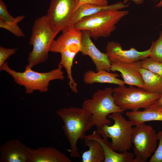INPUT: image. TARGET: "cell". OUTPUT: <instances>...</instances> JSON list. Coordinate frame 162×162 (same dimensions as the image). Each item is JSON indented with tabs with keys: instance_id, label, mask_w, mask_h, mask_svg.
Listing matches in <instances>:
<instances>
[{
	"instance_id": "obj_1",
	"label": "cell",
	"mask_w": 162,
	"mask_h": 162,
	"mask_svg": "<svg viewBox=\"0 0 162 162\" xmlns=\"http://www.w3.org/2000/svg\"><path fill=\"white\" fill-rule=\"evenodd\" d=\"M56 113L63 122L62 129L70 144V156L79 157L77 142L84 139L86 132L93 126L92 114L82 107L74 106L60 109Z\"/></svg>"
},
{
	"instance_id": "obj_2",
	"label": "cell",
	"mask_w": 162,
	"mask_h": 162,
	"mask_svg": "<svg viewBox=\"0 0 162 162\" xmlns=\"http://www.w3.org/2000/svg\"><path fill=\"white\" fill-rule=\"evenodd\" d=\"M62 68L58 64L56 68L48 72L40 73L26 66L24 71L20 72L10 68L8 62H6L0 67V70L5 71L10 75L16 84L24 87L26 94H31L35 90L41 93L46 92L50 81L56 80H63L65 77Z\"/></svg>"
},
{
	"instance_id": "obj_3",
	"label": "cell",
	"mask_w": 162,
	"mask_h": 162,
	"mask_svg": "<svg viewBox=\"0 0 162 162\" xmlns=\"http://www.w3.org/2000/svg\"><path fill=\"white\" fill-rule=\"evenodd\" d=\"M58 33L50 26L46 15L35 20L29 39V44L33 48L26 66L32 68L47 59L51 44Z\"/></svg>"
},
{
	"instance_id": "obj_4",
	"label": "cell",
	"mask_w": 162,
	"mask_h": 162,
	"mask_svg": "<svg viewBox=\"0 0 162 162\" xmlns=\"http://www.w3.org/2000/svg\"><path fill=\"white\" fill-rule=\"evenodd\" d=\"M128 13V11L120 10L99 12L83 18L74 27L87 31L96 40L100 37L106 38L116 29V25Z\"/></svg>"
},
{
	"instance_id": "obj_5",
	"label": "cell",
	"mask_w": 162,
	"mask_h": 162,
	"mask_svg": "<svg viewBox=\"0 0 162 162\" xmlns=\"http://www.w3.org/2000/svg\"><path fill=\"white\" fill-rule=\"evenodd\" d=\"M113 88L111 87L104 89H98L92 98L85 100L82 107L92 115L93 126L97 129L105 124L111 125V122L109 115L116 112H123L115 103L113 96Z\"/></svg>"
},
{
	"instance_id": "obj_6",
	"label": "cell",
	"mask_w": 162,
	"mask_h": 162,
	"mask_svg": "<svg viewBox=\"0 0 162 162\" xmlns=\"http://www.w3.org/2000/svg\"><path fill=\"white\" fill-rule=\"evenodd\" d=\"M108 118L114 121L113 124L104 125L96 131L103 138H111V146L114 151L122 153L130 150L132 146L131 138L134 129L132 122L120 112L110 114Z\"/></svg>"
},
{
	"instance_id": "obj_7",
	"label": "cell",
	"mask_w": 162,
	"mask_h": 162,
	"mask_svg": "<svg viewBox=\"0 0 162 162\" xmlns=\"http://www.w3.org/2000/svg\"><path fill=\"white\" fill-rule=\"evenodd\" d=\"M113 96L116 104L122 110L134 111L148 108L162 94V93L148 92L143 88L130 86H118L113 88Z\"/></svg>"
},
{
	"instance_id": "obj_8",
	"label": "cell",
	"mask_w": 162,
	"mask_h": 162,
	"mask_svg": "<svg viewBox=\"0 0 162 162\" xmlns=\"http://www.w3.org/2000/svg\"><path fill=\"white\" fill-rule=\"evenodd\" d=\"M80 5L79 0H51L46 16L53 30L58 33L74 27V16Z\"/></svg>"
},
{
	"instance_id": "obj_9",
	"label": "cell",
	"mask_w": 162,
	"mask_h": 162,
	"mask_svg": "<svg viewBox=\"0 0 162 162\" xmlns=\"http://www.w3.org/2000/svg\"><path fill=\"white\" fill-rule=\"evenodd\" d=\"M157 133L151 126L145 123L135 125L131 142L135 155L134 162H146L157 148Z\"/></svg>"
},
{
	"instance_id": "obj_10",
	"label": "cell",
	"mask_w": 162,
	"mask_h": 162,
	"mask_svg": "<svg viewBox=\"0 0 162 162\" xmlns=\"http://www.w3.org/2000/svg\"><path fill=\"white\" fill-rule=\"evenodd\" d=\"M62 32L58 38L52 41L50 52L60 53L62 60L74 58L80 51L82 32L73 27Z\"/></svg>"
},
{
	"instance_id": "obj_11",
	"label": "cell",
	"mask_w": 162,
	"mask_h": 162,
	"mask_svg": "<svg viewBox=\"0 0 162 162\" xmlns=\"http://www.w3.org/2000/svg\"><path fill=\"white\" fill-rule=\"evenodd\" d=\"M152 46L147 50L140 51L135 48L123 50L120 44L112 41L108 42L106 46V53L110 62L130 63L136 62L149 57Z\"/></svg>"
},
{
	"instance_id": "obj_12",
	"label": "cell",
	"mask_w": 162,
	"mask_h": 162,
	"mask_svg": "<svg viewBox=\"0 0 162 162\" xmlns=\"http://www.w3.org/2000/svg\"><path fill=\"white\" fill-rule=\"evenodd\" d=\"M31 148L17 139L0 145V162H29Z\"/></svg>"
},
{
	"instance_id": "obj_13",
	"label": "cell",
	"mask_w": 162,
	"mask_h": 162,
	"mask_svg": "<svg viewBox=\"0 0 162 162\" xmlns=\"http://www.w3.org/2000/svg\"><path fill=\"white\" fill-rule=\"evenodd\" d=\"M80 51L83 55L88 56L95 65L97 71H110L111 63L107 54L100 52L92 42L88 33L82 31Z\"/></svg>"
},
{
	"instance_id": "obj_14",
	"label": "cell",
	"mask_w": 162,
	"mask_h": 162,
	"mask_svg": "<svg viewBox=\"0 0 162 162\" xmlns=\"http://www.w3.org/2000/svg\"><path fill=\"white\" fill-rule=\"evenodd\" d=\"M110 70L121 73L125 84L143 88L144 83L140 71V61L130 63L111 62Z\"/></svg>"
},
{
	"instance_id": "obj_15",
	"label": "cell",
	"mask_w": 162,
	"mask_h": 162,
	"mask_svg": "<svg viewBox=\"0 0 162 162\" xmlns=\"http://www.w3.org/2000/svg\"><path fill=\"white\" fill-rule=\"evenodd\" d=\"M84 139L95 140L100 143L104 151V162H134L135 158L134 153L128 151L117 152L112 148L110 142L107 139L102 138L96 131H94L91 134L86 135Z\"/></svg>"
},
{
	"instance_id": "obj_16",
	"label": "cell",
	"mask_w": 162,
	"mask_h": 162,
	"mask_svg": "<svg viewBox=\"0 0 162 162\" xmlns=\"http://www.w3.org/2000/svg\"><path fill=\"white\" fill-rule=\"evenodd\" d=\"M121 2L106 6L92 4H84L79 6L74 14L73 23L74 26L83 18L99 12L109 10H120L129 6Z\"/></svg>"
},
{
	"instance_id": "obj_17",
	"label": "cell",
	"mask_w": 162,
	"mask_h": 162,
	"mask_svg": "<svg viewBox=\"0 0 162 162\" xmlns=\"http://www.w3.org/2000/svg\"><path fill=\"white\" fill-rule=\"evenodd\" d=\"M66 155L52 147L32 149L29 162H71Z\"/></svg>"
},
{
	"instance_id": "obj_18",
	"label": "cell",
	"mask_w": 162,
	"mask_h": 162,
	"mask_svg": "<svg viewBox=\"0 0 162 162\" xmlns=\"http://www.w3.org/2000/svg\"><path fill=\"white\" fill-rule=\"evenodd\" d=\"M119 75L116 73H110L104 70L95 72L88 70L84 73L83 80L87 84L94 83H108L118 86H123L125 84L124 81L118 78Z\"/></svg>"
},
{
	"instance_id": "obj_19",
	"label": "cell",
	"mask_w": 162,
	"mask_h": 162,
	"mask_svg": "<svg viewBox=\"0 0 162 162\" xmlns=\"http://www.w3.org/2000/svg\"><path fill=\"white\" fill-rule=\"evenodd\" d=\"M126 115L134 125L152 121H162V110L149 108L126 112Z\"/></svg>"
},
{
	"instance_id": "obj_20",
	"label": "cell",
	"mask_w": 162,
	"mask_h": 162,
	"mask_svg": "<svg viewBox=\"0 0 162 162\" xmlns=\"http://www.w3.org/2000/svg\"><path fill=\"white\" fill-rule=\"evenodd\" d=\"M85 146H88V149L82 154V162H103L104 155L103 147L100 143L94 139H84Z\"/></svg>"
},
{
	"instance_id": "obj_21",
	"label": "cell",
	"mask_w": 162,
	"mask_h": 162,
	"mask_svg": "<svg viewBox=\"0 0 162 162\" xmlns=\"http://www.w3.org/2000/svg\"><path fill=\"white\" fill-rule=\"evenodd\" d=\"M140 71L144 81V90L151 93H162V76L142 68Z\"/></svg>"
},
{
	"instance_id": "obj_22",
	"label": "cell",
	"mask_w": 162,
	"mask_h": 162,
	"mask_svg": "<svg viewBox=\"0 0 162 162\" xmlns=\"http://www.w3.org/2000/svg\"><path fill=\"white\" fill-rule=\"evenodd\" d=\"M152 50L149 57L153 60L162 62V31L159 32L158 39L152 43Z\"/></svg>"
},
{
	"instance_id": "obj_23",
	"label": "cell",
	"mask_w": 162,
	"mask_h": 162,
	"mask_svg": "<svg viewBox=\"0 0 162 162\" xmlns=\"http://www.w3.org/2000/svg\"><path fill=\"white\" fill-rule=\"evenodd\" d=\"M140 61L142 68L148 70L162 76V62L154 61L149 57Z\"/></svg>"
},
{
	"instance_id": "obj_24",
	"label": "cell",
	"mask_w": 162,
	"mask_h": 162,
	"mask_svg": "<svg viewBox=\"0 0 162 162\" xmlns=\"http://www.w3.org/2000/svg\"><path fill=\"white\" fill-rule=\"evenodd\" d=\"M25 17L24 15L13 17L8 13L7 6L2 0H0V19L4 21L18 23L23 20Z\"/></svg>"
},
{
	"instance_id": "obj_25",
	"label": "cell",
	"mask_w": 162,
	"mask_h": 162,
	"mask_svg": "<svg viewBox=\"0 0 162 162\" xmlns=\"http://www.w3.org/2000/svg\"><path fill=\"white\" fill-rule=\"evenodd\" d=\"M16 22H7L0 19V27L6 29L16 37H25V34Z\"/></svg>"
},
{
	"instance_id": "obj_26",
	"label": "cell",
	"mask_w": 162,
	"mask_h": 162,
	"mask_svg": "<svg viewBox=\"0 0 162 162\" xmlns=\"http://www.w3.org/2000/svg\"><path fill=\"white\" fill-rule=\"evenodd\" d=\"M159 144L149 162H162V130L157 133Z\"/></svg>"
},
{
	"instance_id": "obj_27",
	"label": "cell",
	"mask_w": 162,
	"mask_h": 162,
	"mask_svg": "<svg viewBox=\"0 0 162 162\" xmlns=\"http://www.w3.org/2000/svg\"><path fill=\"white\" fill-rule=\"evenodd\" d=\"M17 50V48H6L0 46V67L6 62V61L9 57L15 54Z\"/></svg>"
},
{
	"instance_id": "obj_28",
	"label": "cell",
	"mask_w": 162,
	"mask_h": 162,
	"mask_svg": "<svg viewBox=\"0 0 162 162\" xmlns=\"http://www.w3.org/2000/svg\"><path fill=\"white\" fill-rule=\"evenodd\" d=\"M80 5L84 4H97L102 6H106L108 5L107 0H79Z\"/></svg>"
},
{
	"instance_id": "obj_29",
	"label": "cell",
	"mask_w": 162,
	"mask_h": 162,
	"mask_svg": "<svg viewBox=\"0 0 162 162\" xmlns=\"http://www.w3.org/2000/svg\"><path fill=\"white\" fill-rule=\"evenodd\" d=\"M149 108L152 109L162 110V94Z\"/></svg>"
},
{
	"instance_id": "obj_30",
	"label": "cell",
	"mask_w": 162,
	"mask_h": 162,
	"mask_svg": "<svg viewBox=\"0 0 162 162\" xmlns=\"http://www.w3.org/2000/svg\"><path fill=\"white\" fill-rule=\"evenodd\" d=\"M145 0H124L123 2L126 4L129 1H132L135 4L137 5L142 4Z\"/></svg>"
},
{
	"instance_id": "obj_31",
	"label": "cell",
	"mask_w": 162,
	"mask_h": 162,
	"mask_svg": "<svg viewBox=\"0 0 162 162\" xmlns=\"http://www.w3.org/2000/svg\"><path fill=\"white\" fill-rule=\"evenodd\" d=\"M154 7L158 8L162 7V0H160L159 2Z\"/></svg>"
}]
</instances>
